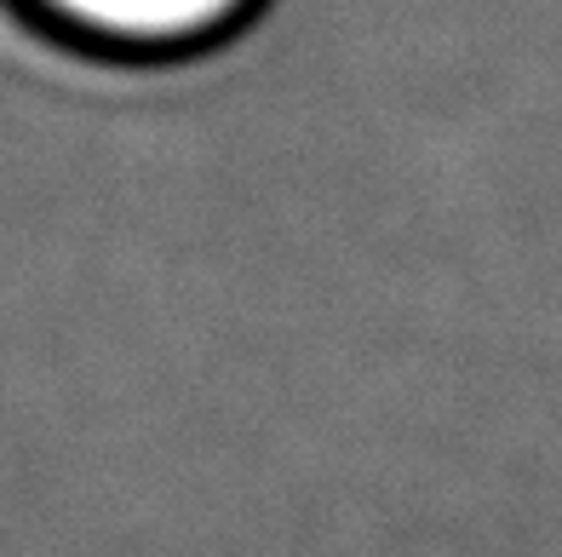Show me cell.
<instances>
[{
	"label": "cell",
	"mask_w": 562,
	"mask_h": 557,
	"mask_svg": "<svg viewBox=\"0 0 562 557\" xmlns=\"http://www.w3.org/2000/svg\"><path fill=\"white\" fill-rule=\"evenodd\" d=\"M46 30L104 58L178 64L236 41L265 0H18Z\"/></svg>",
	"instance_id": "1"
}]
</instances>
